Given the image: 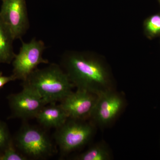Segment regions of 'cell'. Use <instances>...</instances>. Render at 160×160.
Returning <instances> with one entry per match:
<instances>
[{"label": "cell", "instance_id": "1", "mask_svg": "<svg viewBox=\"0 0 160 160\" xmlns=\"http://www.w3.org/2000/svg\"><path fill=\"white\" fill-rule=\"evenodd\" d=\"M62 64L69 79L77 89L97 95L111 90L109 75L99 61L78 52L66 53Z\"/></svg>", "mask_w": 160, "mask_h": 160}, {"label": "cell", "instance_id": "2", "mask_svg": "<svg viewBox=\"0 0 160 160\" xmlns=\"http://www.w3.org/2000/svg\"><path fill=\"white\" fill-rule=\"evenodd\" d=\"M22 84L36 92L47 104L62 101L74 86L66 72L56 64L36 69Z\"/></svg>", "mask_w": 160, "mask_h": 160}, {"label": "cell", "instance_id": "3", "mask_svg": "<svg viewBox=\"0 0 160 160\" xmlns=\"http://www.w3.org/2000/svg\"><path fill=\"white\" fill-rule=\"evenodd\" d=\"M46 46L43 41L32 39L29 42H22L19 52L12 61V75L17 80L22 81L28 77L41 64H48L43 57Z\"/></svg>", "mask_w": 160, "mask_h": 160}, {"label": "cell", "instance_id": "4", "mask_svg": "<svg viewBox=\"0 0 160 160\" xmlns=\"http://www.w3.org/2000/svg\"><path fill=\"white\" fill-rule=\"evenodd\" d=\"M70 119L58 128L56 133L57 142L64 153L70 152L85 145L93 133L91 124L82 122L83 120Z\"/></svg>", "mask_w": 160, "mask_h": 160}, {"label": "cell", "instance_id": "5", "mask_svg": "<svg viewBox=\"0 0 160 160\" xmlns=\"http://www.w3.org/2000/svg\"><path fill=\"white\" fill-rule=\"evenodd\" d=\"M16 144L24 154L34 158L51 155L53 146L51 141L42 129L33 126H25L16 137Z\"/></svg>", "mask_w": 160, "mask_h": 160}, {"label": "cell", "instance_id": "6", "mask_svg": "<svg viewBox=\"0 0 160 160\" xmlns=\"http://www.w3.org/2000/svg\"><path fill=\"white\" fill-rule=\"evenodd\" d=\"M8 99L12 118L23 119L36 118L40 110L47 105L36 92L26 86H23L20 92L10 94Z\"/></svg>", "mask_w": 160, "mask_h": 160}, {"label": "cell", "instance_id": "7", "mask_svg": "<svg viewBox=\"0 0 160 160\" xmlns=\"http://www.w3.org/2000/svg\"><path fill=\"white\" fill-rule=\"evenodd\" d=\"M0 16L15 40L21 39L29 28L26 0H2Z\"/></svg>", "mask_w": 160, "mask_h": 160}, {"label": "cell", "instance_id": "8", "mask_svg": "<svg viewBox=\"0 0 160 160\" xmlns=\"http://www.w3.org/2000/svg\"><path fill=\"white\" fill-rule=\"evenodd\" d=\"M98 96L85 90L77 89L61 101L69 118L84 120L91 118Z\"/></svg>", "mask_w": 160, "mask_h": 160}, {"label": "cell", "instance_id": "9", "mask_svg": "<svg viewBox=\"0 0 160 160\" xmlns=\"http://www.w3.org/2000/svg\"><path fill=\"white\" fill-rule=\"evenodd\" d=\"M123 106V100L119 95L112 90L106 92L98 97L91 118L102 126L108 125L117 116Z\"/></svg>", "mask_w": 160, "mask_h": 160}, {"label": "cell", "instance_id": "10", "mask_svg": "<svg viewBox=\"0 0 160 160\" xmlns=\"http://www.w3.org/2000/svg\"><path fill=\"white\" fill-rule=\"evenodd\" d=\"M39 122L48 128H59L69 118L68 115L61 105L51 103L45 106L36 117Z\"/></svg>", "mask_w": 160, "mask_h": 160}, {"label": "cell", "instance_id": "11", "mask_svg": "<svg viewBox=\"0 0 160 160\" xmlns=\"http://www.w3.org/2000/svg\"><path fill=\"white\" fill-rule=\"evenodd\" d=\"M14 40L0 16V64H9L13 61L16 55L12 46Z\"/></svg>", "mask_w": 160, "mask_h": 160}, {"label": "cell", "instance_id": "12", "mask_svg": "<svg viewBox=\"0 0 160 160\" xmlns=\"http://www.w3.org/2000/svg\"><path fill=\"white\" fill-rule=\"evenodd\" d=\"M110 158L109 150L102 145L92 146L77 158L79 160H108Z\"/></svg>", "mask_w": 160, "mask_h": 160}, {"label": "cell", "instance_id": "13", "mask_svg": "<svg viewBox=\"0 0 160 160\" xmlns=\"http://www.w3.org/2000/svg\"><path fill=\"white\" fill-rule=\"evenodd\" d=\"M27 158L21 154L14 148L12 141L9 142L2 152H0V160H26Z\"/></svg>", "mask_w": 160, "mask_h": 160}, {"label": "cell", "instance_id": "14", "mask_svg": "<svg viewBox=\"0 0 160 160\" xmlns=\"http://www.w3.org/2000/svg\"><path fill=\"white\" fill-rule=\"evenodd\" d=\"M146 31L152 36L157 35L160 33V15L152 16L147 20L145 24Z\"/></svg>", "mask_w": 160, "mask_h": 160}, {"label": "cell", "instance_id": "15", "mask_svg": "<svg viewBox=\"0 0 160 160\" xmlns=\"http://www.w3.org/2000/svg\"><path fill=\"white\" fill-rule=\"evenodd\" d=\"M12 141L7 126L0 121V152L4 150Z\"/></svg>", "mask_w": 160, "mask_h": 160}, {"label": "cell", "instance_id": "16", "mask_svg": "<svg viewBox=\"0 0 160 160\" xmlns=\"http://www.w3.org/2000/svg\"><path fill=\"white\" fill-rule=\"evenodd\" d=\"M17 80L13 75L12 74L9 76H5L2 75V73L0 74V89L2 88L5 85L12 81H14Z\"/></svg>", "mask_w": 160, "mask_h": 160}, {"label": "cell", "instance_id": "17", "mask_svg": "<svg viewBox=\"0 0 160 160\" xmlns=\"http://www.w3.org/2000/svg\"><path fill=\"white\" fill-rule=\"evenodd\" d=\"M1 1H2V0H1Z\"/></svg>", "mask_w": 160, "mask_h": 160}, {"label": "cell", "instance_id": "18", "mask_svg": "<svg viewBox=\"0 0 160 160\" xmlns=\"http://www.w3.org/2000/svg\"><path fill=\"white\" fill-rule=\"evenodd\" d=\"M159 1H160V0H159Z\"/></svg>", "mask_w": 160, "mask_h": 160}]
</instances>
